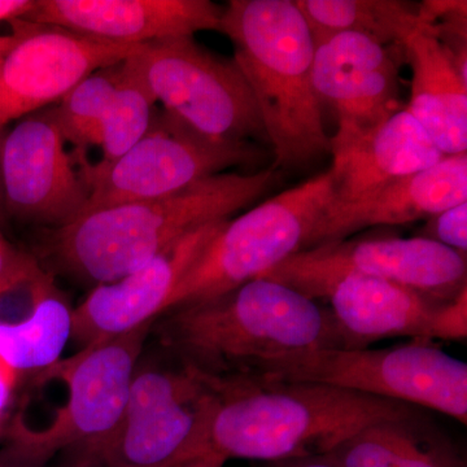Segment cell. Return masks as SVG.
Masks as SVG:
<instances>
[{
  "label": "cell",
  "instance_id": "6da1fadb",
  "mask_svg": "<svg viewBox=\"0 0 467 467\" xmlns=\"http://www.w3.org/2000/svg\"><path fill=\"white\" fill-rule=\"evenodd\" d=\"M150 331L171 358L213 379L244 376L284 353L349 349L330 308L265 278L169 309Z\"/></svg>",
  "mask_w": 467,
  "mask_h": 467
},
{
  "label": "cell",
  "instance_id": "7a4b0ae2",
  "mask_svg": "<svg viewBox=\"0 0 467 467\" xmlns=\"http://www.w3.org/2000/svg\"><path fill=\"white\" fill-rule=\"evenodd\" d=\"M204 378L218 396L209 450L226 460L325 456L365 427L420 409L327 384Z\"/></svg>",
  "mask_w": 467,
  "mask_h": 467
},
{
  "label": "cell",
  "instance_id": "3957f363",
  "mask_svg": "<svg viewBox=\"0 0 467 467\" xmlns=\"http://www.w3.org/2000/svg\"><path fill=\"white\" fill-rule=\"evenodd\" d=\"M279 181V168L272 164L256 173L212 175L162 198L88 212L69 225L46 230L47 256L75 278L110 284L184 234L250 207Z\"/></svg>",
  "mask_w": 467,
  "mask_h": 467
},
{
  "label": "cell",
  "instance_id": "277c9868",
  "mask_svg": "<svg viewBox=\"0 0 467 467\" xmlns=\"http://www.w3.org/2000/svg\"><path fill=\"white\" fill-rule=\"evenodd\" d=\"M220 32L233 42L256 100L275 167H301L330 153L313 88L315 41L292 0H232Z\"/></svg>",
  "mask_w": 467,
  "mask_h": 467
},
{
  "label": "cell",
  "instance_id": "5b68a950",
  "mask_svg": "<svg viewBox=\"0 0 467 467\" xmlns=\"http://www.w3.org/2000/svg\"><path fill=\"white\" fill-rule=\"evenodd\" d=\"M153 322L86 346L39 371L55 391V402L29 386L23 400L45 408L21 402L20 409H45V417L5 427V459L41 466L58 451L76 447L86 451L109 436L124 411Z\"/></svg>",
  "mask_w": 467,
  "mask_h": 467
},
{
  "label": "cell",
  "instance_id": "8992f818",
  "mask_svg": "<svg viewBox=\"0 0 467 467\" xmlns=\"http://www.w3.org/2000/svg\"><path fill=\"white\" fill-rule=\"evenodd\" d=\"M248 379L327 384L467 422V365L429 340L384 349H312L257 362Z\"/></svg>",
  "mask_w": 467,
  "mask_h": 467
},
{
  "label": "cell",
  "instance_id": "52a82bcc",
  "mask_svg": "<svg viewBox=\"0 0 467 467\" xmlns=\"http://www.w3.org/2000/svg\"><path fill=\"white\" fill-rule=\"evenodd\" d=\"M216 391L198 371L138 362L128 400L109 436L84 451L100 467H177L212 453Z\"/></svg>",
  "mask_w": 467,
  "mask_h": 467
},
{
  "label": "cell",
  "instance_id": "ba28073f",
  "mask_svg": "<svg viewBox=\"0 0 467 467\" xmlns=\"http://www.w3.org/2000/svg\"><path fill=\"white\" fill-rule=\"evenodd\" d=\"M331 201L328 169L226 221L175 285L164 312L235 290L303 251Z\"/></svg>",
  "mask_w": 467,
  "mask_h": 467
},
{
  "label": "cell",
  "instance_id": "9c48e42d",
  "mask_svg": "<svg viewBox=\"0 0 467 467\" xmlns=\"http://www.w3.org/2000/svg\"><path fill=\"white\" fill-rule=\"evenodd\" d=\"M135 60L156 103L193 133L212 142H267L256 100L234 58L183 36L146 43Z\"/></svg>",
  "mask_w": 467,
  "mask_h": 467
},
{
  "label": "cell",
  "instance_id": "30bf717a",
  "mask_svg": "<svg viewBox=\"0 0 467 467\" xmlns=\"http://www.w3.org/2000/svg\"><path fill=\"white\" fill-rule=\"evenodd\" d=\"M260 158V150L251 142H212L161 110L149 131L115 161L91 164L75 159L88 189L82 214L171 195Z\"/></svg>",
  "mask_w": 467,
  "mask_h": 467
},
{
  "label": "cell",
  "instance_id": "8fae6325",
  "mask_svg": "<svg viewBox=\"0 0 467 467\" xmlns=\"http://www.w3.org/2000/svg\"><path fill=\"white\" fill-rule=\"evenodd\" d=\"M466 256L431 239L368 236L297 252L260 278L288 285L312 300L326 299L340 279L358 275L445 301L466 287Z\"/></svg>",
  "mask_w": 467,
  "mask_h": 467
},
{
  "label": "cell",
  "instance_id": "7c38bea8",
  "mask_svg": "<svg viewBox=\"0 0 467 467\" xmlns=\"http://www.w3.org/2000/svg\"><path fill=\"white\" fill-rule=\"evenodd\" d=\"M9 23L15 42L0 63V129L58 103L91 73L144 48L24 18Z\"/></svg>",
  "mask_w": 467,
  "mask_h": 467
},
{
  "label": "cell",
  "instance_id": "4fadbf2b",
  "mask_svg": "<svg viewBox=\"0 0 467 467\" xmlns=\"http://www.w3.org/2000/svg\"><path fill=\"white\" fill-rule=\"evenodd\" d=\"M2 174L7 216L57 230L84 212L88 189L54 107L24 117L5 134Z\"/></svg>",
  "mask_w": 467,
  "mask_h": 467
},
{
  "label": "cell",
  "instance_id": "5bb4252c",
  "mask_svg": "<svg viewBox=\"0 0 467 467\" xmlns=\"http://www.w3.org/2000/svg\"><path fill=\"white\" fill-rule=\"evenodd\" d=\"M226 221L184 234L158 256L110 284L95 285L73 308L72 337L84 348L129 333L164 312L175 285L193 265Z\"/></svg>",
  "mask_w": 467,
  "mask_h": 467
},
{
  "label": "cell",
  "instance_id": "9a60e30c",
  "mask_svg": "<svg viewBox=\"0 0 467 467\" xmlns=\"http://www.w3.org/2000/svg\"><path fill=\"white\" fill-rule=\"evenodd\" d=\"M72 317L69 300L33 254L23 252L0 275V358L18 377H32L61 358Z\"/></svg>",
  "mask_w": 467,
  "mask_h": 467
},
{
  "label": "cell",
  "instance_id": "2e32d148",
  "mask_svg": "<svg viewBox=\"0 0 467 467\" xmlns=\"http://www.w3.org/2000/svg\"><path fill=\"white\" fill-rule=\"evenodd\" d=\"M313 88L339 126L368 129L400 109L399 67L387 46L356 33L315 42Z\"/></svg>",
  "mask_w": 467,
  "mask_h": 467
},
{
  "label": "cell",
  "instance_id": "e0dca14e",
  "mask_svg": "<svg viewBox=\"0 0 467 467\" xmlns=\"http://www.w3.org/2000/svg\"><path fill=\"white\" fill-rule=\"evenodd\" d=\"M223 8L209 0H34L21 17L121 45L220 32Z\"/></svg>",
  "mask_w": 467,
  "mask_h": 467
},
{
  "label": "cell",
  "instance_id": "ac0fdd59",
  "mask_svg": "<svg viewBox=\"0 0 467 467\" xmlns=\"http://www.w3.org/2000/svg\"><path fill=\"white\" fill-rule=\"evenodd\" d=\"M333 201L342 207L404 175L441 161L444 155L407 109L368 129L337 126L330 138Z\"/></svg>",
  "mask_w": 467,
  "mask_h": 467
},
{
  "label": "cell",
  "instance_id": "d6986e66",
  "mask_svg": "<svg viewBox=\"0 0 467 467\" xmlns=\"http://www.w3.org/2000/svg\"><path fill=\"white\" fill-rule=\"evenodd\" d=\"M466 201L467 153L444 156L431 167L392 181L358 201L326 209L304 250L344 241L368 227L405 225L435 217Z\"/></svg>",
  "mask_w": 467,
  "mask_h": 467
},
{
  "label": "cell",
  "instance_id": "ffe728a7",
  "mask_svg": "<svg viewBox=\"0 0 467 467\" xmlns=\"http://www.w3.org/2000/svg\"><path fill=\"white\" fill-rule=\"evenodd\" d=\"M326 300L330 301L349 349L368 348L370 343L393 337L429 340L436 312L448 301L393 282L358 275L340 279Z\"/></svg>",
  "mask_w": 467,
  "mask_h": 467
},
{
  "label": "cell",
  "instance_id": "44dd1931",
  "mask_svg": "<svg viewBox=\"0 0 467 467\" xmlns=\"http://www.w3.org/2000/svg\"><path fill=\"white\" fill-rule=\"evenodd\" d=\"M404 48L413 72L408 110L444 156L467 150V79L432 27L420 23Z\"/></svg>",
  "mask_w": 467,
  "mask_h": 467
},
{
  "label": "cell",
  "instance_id": "7402d4cb",
  "mask_svg": "<svg viewBox=\"0 0 467 467\" xmlns=\"http://www.w3.org/2000/svg\"><path fill=\"white\" fill-rule=\"evenodd\" d=\"M325 457L337 467H467L459 445L422 408L365 427Z\"/></svg>",
  "mask_w": 467,
  "mask_h": 467
},
{
  "label": "cell",
  "instance_id": "603a6c76",
  "mask_svg": "<svg viewBox=\"0 0 467 467\" xmlns=\"http://www.w3.org/2000/svg\"><path fill=\"white\" fill-rule=\"evenodd\" d=\"M296 5L315 42L356 33L380 45H402L420 24L418 5L400 0H297Z\"/></svg>",
  "mask_w": 467,
  "mask_h": 467
},
{
  "label": "cell",
  "instance_id": "cb8c5ba5",
  "mask_svg": "<svg viewBox=\"0 0 467 467\" xmlns=\"http://www.w3.org/2000/svg\"><path fill=\"white\" fill-rule=\"evenodd\" d=\"M138 55V54H137ZM156 99L138 67L135 55L122 61L121 76L101 124V164H109L128 152L149 131Z\"/></svg>",
  "mask_w": 467,
  "mask_h": 467
},
{
  "label": "cell",
  "instance_id": "d4e9b609",
  "mask_svg": "<svg viewBox=\"0 0 467 467\" xmlns=\"http://www.w3.org/2000/svg\"><path fill=\"white\" fill-rule=\"evenodd\" d=\"M121 67L119 63L91 73L54 107L64 140L75 147V158H85L90 147L100 146L101 124L119 85Z\"/></svg>",
  "mask_w": 467,
  "mask_h": 467
},
{
  "label": "cell",
  "instance_id": "484cf974",
  "mask_svg": "<svg viewBox=\"0 0 467 467\" xmlns=\"http://www.w3.org/2000/svg\"><path fill=\"white\" fill-rule=\"evenodd\" d=\"M467 202L454 205L434 217L422 238L431 239L466 256Z\"/></svg>",
  "mask_w": 467,
  "mask_h": 467
},
{
  "label": "cell",
  "instance_id": "4316f807",
  "mask_svg": "<svg viewBox=\"0 0 467 467\" xmlns=\"http://www.w3.org/2000/svg\"><path fill=\"white\" fill-rule=\"evenodd\" d=\"M467 337V287L441 304L430 327L429 339L465 340Z\"/></svg>",
  "mask_w": 467,
  "mask_h": 467
},
{
  "label": "cell",
  "instance_id": "83f0119b",
  "mask_svg": "<svg viewBox=\"0 0 467 467\" xmlns=\"http://www.w3.org/2000/svg\"><path fill=\"white\" fill-rule=\"evenodd\" d=\"M18 379L20 377L16 371L0 358V422L5 420L8 408L11 407V402L14 400Z\"/></svg>",
  "mask_w": 467,
  "mask_h": 467
},
{
  "label": "cell",
  "instance_id": "f1b7e54d",
  "mask_svg": "<svg viewBox=\"0 0 467 467\" xmlns=\"http://www.w3.org/2000/svg\"><path fill=\"white\" fill-rule=\"evenodd\" d=\"M34 0H0V23L26 16Z\"/></svg>",
  "mask_w": 467,
  "mask_h": 467
},
{
  "label": "cell",
  "instance_id": "f546056e",
  "mask_svg": "<svg viewBox=\"0 0 467 467\" xmlns=\"http://www.w3.org/2000/svg\"><path fill=\"white\" fill-rule=\"evenodd\" d=\"M267 467H337L325 456L304 457V459H294L276 461Z\"/></svg>",
  "mask_w": 467,
  "mask_h": 467
},
{
  "label": "cell",
  "instance_id": "4dcf8cb0",
  "mask_svg": "<svg viewBox=\"0 0 467 467\" xmlns=\"http://www.w3.org/2000/svg\"><path fill=\"white\" fill-rule=\"evenodd\" d=\"M23 252L17 251L16 248L12 247L11 243L5 238L2 232H0V275L8 270L9 267L14 265L18 259H20Z\"/></svg>",
  "mask_w": 467,
  "mask_h": 467
},
{
  "label": "cell",
  "instance_id": "1f68e13d",
  "mask_svg": "<svg viewBox=\"0 0 467 467\" xmlns=\"http://www.w3.org/2000/svg\"><path fill=\"white\" fill-rule=\"evenodd\" d=\"M226 461L225 457L220 456V454L207 453L177 467H223Z\"/></svg>",
  "mask_w": 467,
  "mask_h": 467
},
{
  "label": "cell",
  "instance_id": "d6a6232c",
  "mask_svg": "<svg viewBox=\"0 0 467 467\" xmlns=\"http://www.w3.org/2000/svg\"><path fill=\"white\" fill-rule=\"evenodd\" d=\"M5 134H7V131H5V129H0V221L5 220V217L7 216V214H5V187H3L2 174V150Z\"/></svg>",
  "mask_w": 467,
  "mask_h": 467
},
{
  "label": "cell",
  "instance_id": "836d02e7",
  "mask_svg": "<svg viewBox=\"0 0 467 467\" xmlns=\"http://www.w3.org/2000/svg\"><path fill=\"white\" fill-rule=\"evenodd\" d=\"M15 36L14 34H7V36H0V63H2L3 57H5L9 48L14 45Z\"/></svg>",
  "mask_w": 467,
  "mask_h": 467
},
{
  "label": "cell",
  "instance_id": "e575fe53",
  "mask_svg": "<svg viewBox=\"0 0 467 467\" xmlns=\"http://www.w3.org/2000/svg\"><path fill=\"white\" fill-rule=\"evenodd\" d=\"M3 434H5V425H3V422H0V438H2Z\"/></svg>",
  "mask_w": 467,
  "mask_h": 467
}]
</instances>
